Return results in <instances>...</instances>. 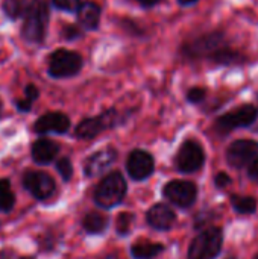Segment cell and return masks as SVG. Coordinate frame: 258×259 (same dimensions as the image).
Instances as JSON below:
<instances>
[{
	"mask_svg": "<svg viewBox=\"0 0 258 259\" xmlns=\"http://www.w3.org/2000/svg\"><path fill=\"white\" fill-rule=\"evenodd\" d=\"M230 46V41L222 30H213L202 33L196 38H192L186 41L181 46V53L184 58L196 61V59H208L213 61V58Z\"/></svg>",
	"mask_w": 258,
	"mask_h": 259,
	"instance_id": "cell-1",
	"label": "cell"
},
{
	"mask_svg": "<svg viewBox=\"0 0 258 259\" xmlns=\"http://www.w3.org/2000/svg\"><path fill=\"white\" fill-rule=\"evenodd\" d=\"M21 24V36L30 44H40L46 38L49 26V5L46 0H32L26 11Z\"/></svg>",
	"mask_w": 258,
	"mask_h": 259,
	"instance_id": "cell-2",
	"label": "cell"
},
{
	"mask_svg": "<svg viewBox=\"0 0 258 259\" xmlns=\"http://www.w3.org/2000/svg\"><path fill=\"white\" fill-rule=\"evenodd\" d=\"M126 194V182L119 171L105 176L96 188L94 200L102 208H113L119 205Z\"/></svg>",
	"mask_w": 258,
	"mask_h": 259,
	"instance_id": "cell-3",
	"label": "cell"
},
{
	"mask_svg": "<svg viewBox=\"0 0 258 259\" xmlns=\"http://www.w3.org/2000/svg\"><path fill=\"white\" fill-rule=\"evenodd\" d=\"M224 234L220 228H210L201 232L190 244L189 259H214L222 249Z\"/></svg>",
	"mask_w": 258,
	"mask_h": 259,
	"instance_id": "cell-4",
	"label": "cell"
},
{
	"mask_svg": "<svg viewBox=\"0 0 258 259\" xmlns=\"http://www.w3.org/2000/svg\"><path fill=\"white\" fill-rule=\"evenodd\" d=\"M84 65L82 56L76 52L59 49L49 56V76L55 79H67L76 76Z\"/></svg>",
	"mask_w": 258,
	"mask_h": 259,
	"instance_id": "cell-5",
	"label": "cell"
},
{
	"mask_svg": "<svg viewBox=\"0 0 258 259\" xmlns=\"http://www.w3.org/2000/svg\"><path fill=\"white\" fill-rule=\"evenodd\" d=\"M258 117V109L254 105H242L220 117H217L216 123H214V129L225 135V134H230L236 129H240V127H248L251 126L252 123H255Z\"/></svg>",
	"mask_w": 258,
	"mask_h": 259,
	"instance_id": "cell-6",
	"label": "cell"
},
{
	"mask_svg": "<svg viewBox=\"0 0 258 259\" xmlns=\"http://www.w3.org/2000/svg\"><path fill=\"white\" fill-rule=\"evenodd\" d=\"M176 167L181 173H195L205 162V152L195 140H187L178 150L175 158Z\"/></svg>",
	"mask_w": 258,
	"mask_h": 259,
	"instance_id": "cell-7",
	"label": "cell"
},
{
	"mask_svg": "<svg viewBox=\"0 0 258 259\" xmlns=\"http://www.w3.org/2000/svg\"><path fill=\"white\" fill-rule=\"evenodd\" d=\"M227 161L236 168H248L258 161V143L252 140H237L227 149Z\"/></svg>",
	"mask_w": 258,
	"mask_h": 259,
	"instance_id": "cell-8",
	"label": "cell"
},
{
	"mask_svg": "<svg viewBox=\"0 0 258 259\" xmlns=\"http://www.w3.org/2000/svg\"><path fill=\"white\" fill-rule=\"evenodd\" d=\"M117 120H119L117 111L108 109L103 114H100L99 117H93V118L82 120L76 126V132L75 134L81 140H91V138L97 137L99 134H102L105 129L114 127L116 123H117Z\"/></svg>",
	"mask_w": 258,
	"mask_h": 259,
	"instance_id": "cell-9",
	"label": "cell"
},
{
	"mask_svg": "<svg viewBox=\"0 0 258 259\" xmlns=\"http://www.w3.org/2000/svg\"><path fill=\"white\" fill-rule=\"evenodd\" d=\"M164 197L179 208H190L198 196V188L195 184L187 181H172L163 190Z\"/></svg>",
	"mask_w": 258,
	"mask_h": 259,
	"instance_id": "cell-10",
	"label": "cell"
},
{
	"mask_svg": "<svg viewBox=\"0 0 258 259\" xmlns=\"http://www.w3.org/2000/svg\"><path fill=\"white\" fill-rule=\"evenodd\" d=\"M24 188L38 200H46L55 193V181L43 171H29L23 178Z\"/></svg>",
	"mask_w": 258,
	"mask_h": 259,
	"instance_id": "cell-11",
	"label": "cell"
},
{
	"mask_svg": "<svg viewBox=\"0 0 258 259\" xmlns=\"http://www.w3.org/2000/svg\"><path fill=\"white\" fill-rule=\"evenodd\" d=\"M126 168L132 179H135V181L148 179L155 168L154 158L151 153H148L144 150H134L128 158Z\"/></svg>",
	"mask_w": 258,
	"mask_h": 259,
	"instance_id": "cell-12",
	"label": "cell"
},
{
	"mask_svg": "<svg viewBox=\"0 0 258 259\" xmlns=\"http://www.w3.org/2000/svg\"><path fill=\"white\" fill-rule=\"evenodd\" d=\"M70 127V120L62 112H47L35 121V132L46 134H65Z\"/></svg>",
	"mask_w": 258,
	"mask_h": 259,
	"instance_id": "cell-13",
	"label": "cell"
},
{
	"mask_svg": "<svg viewBox=\"0 0 258 259\" xmlns=\"http://www.w3.org/2000/svg\"><path fill=\"white\" fill-rule=\"evenodd\" d=\"M116 158H117V153L114 149H103L100 152H96L90 158H87L85 165H84V171L90 178L99 176L114 164Z\"/></svg>",
	"mask_w": 258,
	"mask_h": 259,
	"instance_id": "cell-14",
	"label": "cell"
},
{
	"mask_svg": "<svg viewBox=\"0 0 258 259\" xmlns=\"http://www.w3.org/2000/svg\"><path fill=\"white\" fill-rule=\"evenodd\" d=\"M148 223L154 228V229H158V231H169L173 223H175V212L167 206V205H163V203H158V205H154L149 211H148Z\"/></svg>",
	"mask_w": 258,
	"mask_h": 259,
	"instance_id": "cell-15",
	"label": "cell"
},
{
	"mask_svg": "<svg viewBox=\"0 0 258 259\" xmlns=\"http://www.w3.org/2000/svg\"><path fill=\"white\" fill-rule=\"evenodd\" d=\"M78 23L85 30H97L100 24V8L94 2H85L81 3V6L76 11Z\"/></svg>",
	"mask_w": 258,
	"mask_h": 259,
	"instance_id": "cell-16",
	"label": "cell"
},
{
	"mask_svg": "<svg viewBox=\"0 0 258 259\" xmlns=\"http://www.w3.org/2000/svg\"><path fill=\"white\" fill-rule=\"evenodd\" d=\"M59 152V146L52 141V140H46V138H41L38 141L33 143L32 146V158L36 164H50L56 155Z\"/></svg>",
	"mask_w": 258,
	"mask_h": 259,
	"instance_id": "cell-17",
	"label": "cell"
},
{
	"mask_svg": "<svg viewBox=\"0 0 258 259\" xmlns=\"http://www.w3.org/2000/svg\"><path fill=\"white\" fill-rule=\"evenodd\" d=\"M164 250L163 244L158 243H149V241H140L132 246V256L135 259H154Z\"/></svg>",
	"mask_w": 258,
	"mask_h": 259,
	"instance_id": "cell-18",
	"label": "cell"
},
{
	"mask_svg": "<svg viewBox=\"0 0 258 259\" xmlns=\"http://www.w3.org/2000/svg\"><path fill=\"white\" fill-rule=\"evenodd\" d=\"M84 229L88 234H100L106 229L108 226V219L99 212H90L85 215L84 222H82Z\"/></svg>",
	"mask_w": 258,
	"mask_h": 259,
	"instance_id": "cell-19",
	"label": "cell"
},
{
	"mask_svg": "<svg viewBox=\"0 0 258 259\" xmlns=\"http://www.w3.org/2000/svg\"><path fill=\"white\" fill-rule=\"evenodd\" d=\"M231 205L239 214H252L257 209V200L251 196H231Z\"/></svg>",
	"mask_w": 258,
	"mask_h": 259,
	"instance_id": "cell-20",
	"label": "cell"
},
{
	"mask_svg": "<svg viewBox=\"0 0 258 259\" xmlns=\"http://www.w3.org/2000/svg\"><path fill=\"white\" fill-rule=\"evenodd\" d=\"M15 197L11 191V185L8 179H0V211L9 212L14 208Z\"/></svg>",
	"mask_w": 258,
	"mask_h": 259,
	"instance_id": "cell-21",
	"label": "cell"
},
{
	"mask_svg": "<svg viewBox=\"0 0 258 259\" xmlns=\"http://www.w3.org/2000/svg\"><path fill=\"white\" fill-rule=\"evenodd\" d=\"M27 8L26 0H5L3 2V12L8 18L17 20L20 18Z\"/></svg>",
	"mask_w": 258,
	"mask_h": 259,
	"instance_id": "cell-22",
	"label": "cell"
},
{
	"mask_svg": "<svg viewBox=\"0 0 258 259\" xmlns=\"http://www.w3.org/2000/svg\"><path fill=\"white\" fill-rule=\"evenodd\" d=\"M132 220H134V215L129 214V212H123L119 215L117 219V232L120 235H126L131 229V225H132Z\"/></svg>",
	"mask_w": 258,
	"mask_h": 259,
	"instance_id": "cell-23",
	"label": "cell"
},
{
	"mask_svg": "<svg viewBox=\"0 0 258 259\" xmlns=\"http://www.w3.org/2000/svg\"><path fill=\"white\" fill-rule=\"evenodd\" d=\"M52 6L64 12H76L81 6L79 0H52Z\"/></svg>",
	"mask_w": 258,
	"mask_h": 259,
	"instance_id": "cell-24",
	"label": "cell"
},
{
	"mask_svg": "<svg viewBox=\"0 0 258 259\" xmlns=\"http://www.w3.org/2000/svg\"><path fill=\"white\" fill-rule=\"evenodd\" d=\"M207 97V91L205 88H201V87H193L187 91V100L193 105H198L201 102H204Z\"/></svg>",
	"mask_w": 258,
	"mask_h": 259,
	"instance_id": "cell-25",
	"label": "cell"
},
{
	"mask_svg": "<svg viewBox=\"0 0 258 259\" xmlns=\"http://www.w3.org/2000/svg\"><path fill=\"white\" fill-rule=\"evenodd\" d=\"M56 168L61 175V178L64 181H70L71 175H73V167H71V162L67 159V158H62L56 162Z\"/></svg>",
	"mask_w": 258,
	"mask_h": 259,
	"instance_id": "cell-26",
	"label": "cell"
},
{
	"mask_svg": "<svg viewBox=\"0 0 258 259\" xmlns=\"http://www.w3.org/2000/svg\"><path fill=\"white\" fill-rule=\"evenodd\" d=\"M61 35H62L64 39L73 41V39H78V38L82 36V30L78 26H75V24H65L62 27V30H61Z\"/></svg>",
	"mask_w": 258,
	"mask_h": 259,
	"instance_id": "cell-27",
	"label": "cell"
},
{
	"mask_svg": "<svg viewBox=\"0 0 258 259\" xmlns=\"http://www.w3.org/2000/svg\"><path fill=\"white\" fill-rule=\"evenodd\" d=\"M38 97H40V90H38L35 85L29 83V85L24 88V99H27V100H30V102L33 103Z\"/></svg>",
	"mask_w": 258,
	"mask_h": 259,
	"instance_id": "cell-28",
	"label": "cell"
},
{
	"mask_svg": "<svg viewBox=\"0 0 258 259\" xmlns=\"http://www.w3.org/2000/svg\"><path fill=\"white\" fill-rule=\"evenodd\" d=\"M214 184H216V187H217V188H225V187H228V185L231 184V178H230L227 173L220 171V173H217V175H216V178H214Z\"/></svg>",
	"mask_w": 258,
	"mask_h": 259,
	"instance_id": "cell-29",
	"label": "cell"
},
{
	"mask_svg": "<svg viewBox=\"0 0 258 259\" xmlns=\"http://www.w3.org/2000/svg\"><path fill=\"white\" fill-rule=\"evenodd\" d=\"M15 106H17V109L20 112H29L30 108H32V102L27 100V99H20V100L15 102Z\"/></svg>",
	"mask_w": 258,
	"mask_h": 259,
	"instance_id": "cell-30",
	"label": "cell"
},
{
	"mask_svg": "<svg viewBox=\"0 0 258 259\" xmlns=\"http://www.w3.org/2000/svg\"><path fill=\"white\" fill-rule=\"evenodd\" d=\"M246 170H248V178L258 184V161H255L254 164H251Z\"/></svg>",
	"mask_w": 258,
	"mask_h": 259,
	"instance_id": "cell-31",
	"label": "cell"
},
{
	"mask_svg": "<svg viewBox=\"0 0 258 259\" xmlns=\"http://www.w3.org/2000/svg\"><path fill=\"white\" fill-rule=\"evenodd\" d=\"M144 9H149V8H154V6H157V5H160L163 0H137Z\"/></svg>",
	"mask_w": 258,
	"mask_h": 259,
	"instance_id": "cell-32",
	"label": "cell"
},
{
	"mask_svg": "<svg viewBox=\"0 0 258 259\" xmlns=\"http://www.w3.org/2000/svg\"><path fill=\"white\" fill-rule=\"evenodd\" d=\"M199 0H178V3L179 5H182V6H192V5H195V3H198Z\"/></svg>",
	"mask_w": 258,
	"mask_h": 259,
	"instance_id": "cell-33",
	"label": "cell"
},
{
	"mask_svg": "<svg viewBox=\"0 0 258 259\" xmlns=\"http://www.w3.org/2000/svg\"><path fill=\"white\" fill-rule=\"evenodd\" d=\"M2 108H3V103H2V100H0V117H2Z\"/></svg>",
	"mask_w": 258,
	"mask_h": 259,
	"instance_id": "cell-34",
	"label": "cell"
},
{
	"mask_svg": "<svg viewBox=\"0 0 258 259\" xmlns=\"http://www.w3.org/2000/svg\"><path fill=\"white\" fill-rule=\"evenodd\" d=\"M105 259H117L116 256H108V258H105Z\"/></svg>",
	"mask_w": 258,
	"mask_h": 259,
	"instance_id": "cell-35",
	"label": "cell"
},
{
	"mask_svg": "<svg viewBox=\"0 0 258 259\" xmlns=\"http://www.w3.org/2000/svg\"><path fill=\"white\" fill-rule=\"evenodd\" d=\"M20 259H30V258H20Z\"/></svg>",
	"mask_w": 258,
	"mask_h": 259,
	"instance_id": "cell-36",
	"label": "cell"
},
{
	"mask_svg": "<svg viewBox=\"0 0 258 259\" xmlns=\"http://www.w3.org/2000/svg\"><path fill=\"white\" fill-rule=\"evenodd\" d=\"M255 259H258V255H257V256H255Z\"/></svg>",
	"mask_w": 258,
	"mask_h": 259,
	"instance_id": "cell-37",
	"label": "cell"
},
{
	"mask_svg": "<svg viewBox=\"0 0 258 259\" xmlns=\"http://www.w3.org/2000/svg\"><path fill=\"white\" fill-rule=\"evenodd\" d=\"M230 259H233V258H230Z\"/></svg>",
	"mask_w": 258,
	"mask_h": 259,
	"instance_id": "cell-38",
	"label": "cell"
},
{
	"mask_svg": "<svg viewBox=\"0 0 258 259\" xmlns=\"http://www.w3.org/2000/svg\"><path fill=\"white\" fill-rule=\"evenodd\" d=\"M257 97H258V96H257Z\"/></svg>",
	"mask_w": 258,
	"mask_h": 259,
	"instance_id": "cell-39",
	"label": "cell"
}]
</instances>
